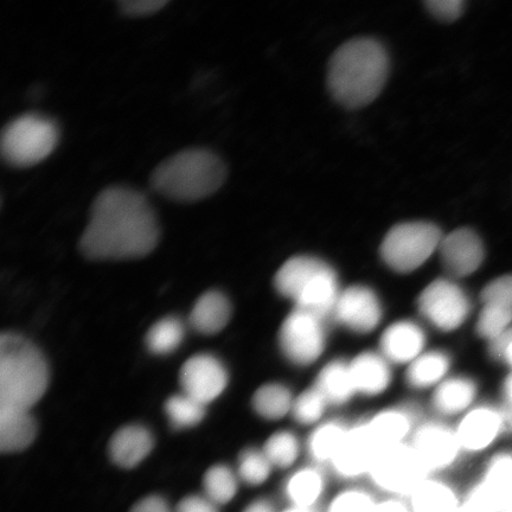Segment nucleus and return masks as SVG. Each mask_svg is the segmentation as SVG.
<instances>
[{
	"label": "nucleus",
	"instance_id": "nucleus-1",
	"mask_svg": "<svg viewBox=\"0 0 512 512\" xmlns=\"http://www.w3.org/2000/svg\"><path fill=\"white\" fill-rule=\"evenodd\" d=\"M159 238L158 217L147 197L113 185L94 198L80 251L94 261L139 259L155 251Z\"/></svg>",
	"mask_w": 512,
	"mask_h": 512
},
{
	"label": "nucleus",
	"instance_id": "nucleus-2",
	"mask_svg": "<svg viewBox=\"0 0 512 512\" xmlns=\"http://www.w3.org/2000/svg\"><path fill=\"white\" fill-rule=\"evenodd\" d=\"M389 60L382 44L371 38H356L332 55L328 87L344 107L367 106L380 95L388 78Z\"/></svg>",
	"mask_w": 512,
	"mask_h": 512
},
{
	"label": "nucleus",
	"instance_id": "nucleus-3",
	"mask_svg": "<svg viewBox=\"0 0 512 512\" xmlns=\"http://www.w3.org/2000/svg\"><path fill=\"white\" fill-rule=\"evenodd\" d=\"M227 179V166L213 151L188 149L163 160L150 184L158 195L177 203H196L213 196Z\"/></svg>",
	"mask_w": 512,
	"mask_h": 512
},
{
	"label": "nucleus",
	"instance_id": "nucleus-4",
	"mask_svg": "<svg viewBox=\"0 0 512 512\" xmlns=\"http://www.w3.org/2000/svg\"><path fill=\"white\" fill-rule=\"evenodd\" d=\"M49 384L46 358L36 345L16 334L0 338V406L31 409Z\"/></svg>",
	"mask_w": 512,
	"mask_h": 512
},
{
	"label": "nucleus",
	"instance_id": "nucleus-5",
	"mask_svg": "<svg viewBox=\"0 0 512 512\" xmlns=\"http://www.w3.org/2000/svg\"><path fill=\"white\" fill-rule=\"evenodd\" d=\"M275 288L296 302L297 309L319 318L334 313L339 297L337 274L326 262L312 256H294L281 266Z\"/></svg>",
	"mask_w": 512,
	"mask_h": 512
},
{
	"label": "nucleus",
	"instance_id": "nucleus-6",
	"mask_svg": "<svg viewBox=\"0 0 512 512\" xmlns=\"http://www.w3.org/2000/svg\"><path fill=\"white\" fill-rule=\"evenodd\" d=\"M59 127L53 120L28 113L5 126L0 150L5 163L14 168H30L43 162L59 144Z\"/></svg>",
	"mask_w": 512,
	"mask_h": 512
},
{
	"label": "nucleus",
	"instance_id": "nucleus-7",
	"mask_svg": "<svg viewBox=\"0 0 512 512\" xmlns=\"http://www.w3.org/2000/svg\"><path fill=\"white\" fill-rule=\"evenodd\" d=\"M443 238L440 228L433 223L398 224L389 230L382 242V259L396 272H413L438 251Z\"/></svg>",
	"mask_w": 512,
	"mask_h": 512
},
{
	"label": "nucleus",
	"instance_id": "nucleus-8",
	"mask_svg": "<svg viewBox=\"0 0 512 512\" xmlns=\"http://www.w3.org/2000/svg\"><path fill=\"white\" fill-rule=\"evenodd\" d=\"M424 463L413 447L394 446L383 450L377 458L370 477L388 494L411 497L413 492L427 480Z\"/></svg>",
	"mask_w": 512,
	"mask_h": 512
},
{
	"label": "nucleus",
	"instance_id": "nucleus-9",
	"mask_svg": "<svg viewBox=\"0 0 512 512\" xmlns=\"http://www.w3.org/2000/svg\"><path fill=\"white\" fill-rule=\"evenodd\" d=\"M279 343L288 360L299 366L317 361L325 347L322 318L297 309L281 326Z\"/></svg>",
	"mask_w": 512,
	"mask_h": 512
},
{
	"label": "nucleus",
	"instance_id": "nucleus-10",
	"mask_svg": "<svg viewBox=\"0 0 512 512\" xmlns=\"http://www.w3.org/2000/svg\"><path fill=\"white\" fill-rule=\"evenodd\" d=\"M419 310L438 329L452 331L465 322L470 304L462 288L451 280L438 279L421 293Z\"/></svg>",
	"mask_w": 512,
	"mask_h": 512
},
{
	"label": "nucleus",
	"instance_id": "nucleus-11",
	"mask_svg": "<svg viewBox=\"0 0 512 512\" xmlns=\"http://www.w3.org/2000/svg\"><path fill=\"white\" fill-rule=\"evenodd\" d=\"M228 384L223 363L213 355L200 354L189 358L181 370L183 393L208 405L219 398Z\"/></svg>",
	"mask_w": 512,
	"mask_h": 512
},
{
	"label": "nucleus",
	"instance_id": "nucleus-12",
	"mask_svg": "<svg viewBox=\"0 0 512 512\" xmlns=\"http://www.w3.org/2000/svg\"><path fill=\"white\" fill-rule=\"evenodd\" d=\"M478 512H503L512 503V457L492 460L482 482L465 499Z\"/></svg>",
	"mask_w": 512,
	"mask_h": 512
},
{
	"label": "nucleus",
	"instance_id": "nucleus-13",
	"mask_svg": "<svg viewBox=\"0 0 512 512\" xmlns=\"http://www.w3.org/2000/svg\"><path fill=\"white\" fill-rule=\"evenodd\" d=\"M381 452V447L371 435L368 426L358 427L348 431L331 463L338 476L357 478L370 475Z\"/></svg>",
	"mask_w": 512,
	"mask_h": 512
},
{
	"label": "nucleus",
	"instance_id": "nucleus-14",
	"mask_svg": "<svg viewBox=\"0 0 512 512\" xmlns=\"http://www.w3.org/2000/svg\"><path fill=\"white\" fill-rule=\"evenodd\" d=\"M438 251L445 271L453 277L475 273L485 255L482 240L469 228H460L444 236Z\"/></svg>",
	"mask_w": 512,
	"mask_h": 512
},
{
	"label": "nucleus",
	"instance_id": "nucleus-15",
	"mask_svg": "<svg viewBox=\"0 0 512 512\" xmlns=\"http://www.w3.org/2000/svg\"><path fill=\"white\" fill-rule=\"evenodd\" d=\"M334 315L352 331L366 334L379 325L382 310L379 298L368 287L352 286L339 294Z\"/></svg>",
	"mask_w": 512,
	"mask_h": 512
},
{
	"label": "nucleus",
	"instance_id": "nucleus-16",
	"mask_svg": "<svg viewBox=\"0 0 512 512\" xmlns=\"http://www.w3.org/2000/svg\"><path fill=\"white\" fill-rule=\"evenodd\" d=\"M412 447L428 471L446 469L462 448L457 433L439 425L422 427L415 435Z\"/></svg>",
	"mask_w": 512,
	"mask_h": 512
},
{
	"label": "nucleus",
	"instance_id": "nucleus-17",
	"mask_svg": "<svg viewBox=\"0 0 512 512\" xmlns=\"http://www.w3.org/2000/svg\"><path fill=\"white\" fill-rule=\"evenodd\" d=\"M36 434L37 425L30 409L0 406V450L23 451L32 444Z\"/></svg>",
	"mask_w": 512,
	"mask_h": 512
},
{
	"label": "nucleus",
	"instance_id": "nucleus-18",
	"mask_svg": "<svg viewBox=\"0 0 512 512\" xmlns=\"http://www.w3.org/2000/svg\"><path fill=\"white\" fill-rule=\"evenodd\" d=\"M424 345V331L412 322L389 326L381 338L384 357L395 363H412L421 355Z\"/></svg>",
	"mask_w": 512,
	"mask_h": 512
},
{
	"label": "nucleus",
	"instance_id": "nucleus-19",
	"mask_svg": "<svg viewBox=\"0 0 512 512\" xmlns=\"http://www.w3.org/2000/svg\"><path fill=\"white\" fill-rule=\"evenodd\" d=\"M153 437L146 427L130 425L113 435L110 456L113 462L124 469H132L149 456L153 450Z\"/></svg>",
	"mask_w": 512,
	"mask_h": 512
},
{
	"label": "nucleus",
	"instance_id": "nucleus-20",
	"mask_svg": "<svg viewBox=\"0 0 512 512\" xmlns=\"http://www.w3.org/2000/svg\"><path fill=\"white\" fill-rule=\"evenodd\" d=\"M503 426L502 416L490 409H477L466 415L457 432L460 446L469 451H479L495 440Z\"/></svg>",
	"mask_w": 512,
	"mask_h": 512
},
{
	"label": "nucleus",
	"instance_id": "nucleus-21",
	"mask_svg": "<svg viewBox=\"0 0 512 512\" xmlns=\"http://www.w3.org/2000/svg\"><path fill=\"white\" fill-rule=\"evenodd\" d=\"M232 307L223 293L210 291L197 300L191 311L190 324L203 335L220 332L229 322Z\"/></svg>",
	"mask_w": 512,
	"mask_h": 512
},
{
	"label": "nucleus",
	"instance_id": "nucleus-22",
	"mask_svg": "<svg viewBox=\"0 0 512 512\" xmlns=\"http://www.w3.org/2000/svg\"><path fill=\"white\" fill-rule=\"evenodd\" d=\"M349 366L358 393L380 394L387 389L392 379L386 360L371 352L358 356Z\"/></svg>",
	"mask_w": 512,
	"mask_h": 512
},
{
	"label": "nucleus",
	"instance_id": "nucleus-23",
	"mask_svg": "<svg viewBox=\"0 0 512 512\" xmlns=\"http://www.w3.org/2000/svg\"><path fill=\"white\" fill-rule=\"evenodd\" d=\"M411 512H457L460 504L450 486L427 479L409 497Z\"/></svg>",
	"mask_w": 512,
	"mask_h": 512
},
{
	"label": "nucleus",
	"instance_id": "nucleus-24",
	"mask_svg": "<svg viewBox=\"0 0 512 512\" xmlns=\"http://www.w3.org/2000/svg\"><path fill=\"white\" fill-rule=\"evenodd\" d=\"M316 388L326 402L334 405H342L357 393L350 366L344 362L328 364L320 373Z\"/></svg>",
	"mask_w": 512,
	"mask_h": 512
},
{
	"label": "nucleus",
	"instance_id": "nucleus-25",
	"mask_svg": "<svg viewBox=\"0 0 512 512\" xmlns=\"http://www.w3.org/2000/svg\"><path fill=\"white\" fill-rule=\"evenodd\" d=\"M324 491V478L316 469L300 470L287 480L285 494L293 508L312 509Z\"/></svg>",
	"mask_w": 512,
	"mask_h": 512
},
{
	"label": "nucleus",
	"instance_id": "nucleus-26",
	"mask_svg": "<svg viewBox=\"0 0 512 512\" xmlns=\"http://www.w3.org/2000/svg\"><path fill=\"white\" fill-rule=\"evenodd\" d=\"M381 450L401 445L411 428V421L399 411L383 412L367 425Z\"/></svg>",
	"mask_w": 512,
	"mask_h": 512
},
{
	"label": "nucleus",
	"instance_id": "nucleus-27",
	"mask_svg": "<svg viewBox=\"0 0 512 512\" xmlns=\"http://www.w3.org/2000/svg\"><path fill=\"white\" fill-rule=\"evenodd\" d=\"M476 387L469 380L451 379L440 384L434 394V405L444 414H457L464 411L475 399Z\"/></svg>",
	"mask_w": 512,
	"mask_h": 512
},
{
	"label": "nucleus",
	"instance_id": "nucleus-28",
	"mask_svg": "<svg viewBox=\"0 0 512 512\" xmlns=\"http://www.w3.org/2000/svg\"><path fill=\"white\" fill-rule=\"evenodd\" d=\"M448 366H450V362L444 354L428 352V354L420 355L411 363L407 380L415 388L432 387L444 379Z\"/></svg>",
	"mask_w": 512,
	"mask_h": 512
},
{
	"label": "nucleus",
	"instance_id": "nucleus-29",
	"mask_svg": "<svg viewBox=\"0 0 512 512\" xmlns=\"http://www.w3.org/2000/svg\"><path fill=\"white\" fill-rule=\"evenodd\" d=\"M253 407L262 418L268 420L284 418L293 407L290 390L281 384H266L255 393Z\"/></svg>",
	"mask_w": 512,
	"mask_h": 512
},
{
	"label": "nucleus",
	"instance_id": "nucleus-30",
	"mask_svg": "<svg viewBox=\"0 0 512 512\" xmlns=\"http://www.w3.org/2000/svg\"><path fill=\"white\" fill-rule=\"evenodd\" d=\"M185 335L184 325L175 317L159 320L146 336L147 348L156 355H168L178 349Z\"/></svg>",
	"mask_w": 512,
	"mask_h": 512
},
{
	"label": "nucleus",
	"instance_id": "nucleus-31",
	"mask_svg": "<svg viewBox=\"0 0 512 512\" xmlns=\"http://www.w3.org/2000/svg\"><path fill=\"white\" fill-rule=\"evenodd\" d=\"M206 497L216 505L226 504L235 497L238 492V477L224 465L211 467L203 479Z\"/></svg>",
	"mask_w": 512,
	"mask_h": 512
},
{
	"label": "nucleus",
	"instance_id": "nucleus-32",
	"mask_svg": "<svg viewBox=\"0 0 512 512\" xmlns=\"http://www.w3.org/2000/svg\"><path fill=\"white\" fill-rule=\"evenodd\" d=\"M206 407L201 401L182 393L171 396L166 402L165 412L176 428H189L200 424L206 415Z\"/></svg>",
	"mask_w": 512,
	"mask_h": 512
},
{
	"label": "nucleus",
	"instance_id": "nucleus-33",
	"mask_svg": "<svg viewBox=\"0 0 512 512\" xmlns=\"http://www.w3.org/2000/svg\"><path fill=\"white\" fill-rule=\"evenodd\" d=\"M347 434L348 431L338 424H328L318 428L312 434L309 443L311 457L320 463L332 462Z\"/></svg>",
	"mask_w": 512,
	"mask_h": 512
},
{
	"label": "nucleus",
	"instance_id": "nucleus-34",
	"mask_svg": "<svg viewBox=\"0 0 512 512\" xmlns=\"http://www.w3.org/2000/svg\"><path fill=\"white\" fill-rule=\"evenodd\" d=\"M262 451L273 466L286 469V467H290L296 462L299 454V444L293 434L279 432L267 440Z\"/></svg>",
	"mask_w": 512,
	"mask_h": 512
},
{
	"label": "nucleus",
	"instance_id": "nucleus-35",
	"mask_svg": "<svg viewBox=\"0 0 512 512\" xmlns=\"http://www.w3.org/2000/svg\"><path fill=\"white\" fill-rule=\"evenodd\" d=\"M273 465L264 451L249 448L239 458V477L249 485H261L271 476Z\"/></svg>",
	"mask_w": 512,
	"mask_h": 512
},
{
	"label": "nucleus",
	"instance_id": "nucleus-36",
	"mask_svg": "<svg viewBox=\"0 0 512 512\" xmlns=\"http://www.w3.org/2000/svg\"><path fill=\"white\" fill-rule=\"evenodd\" d=\"M512 310L494 304H484L477 323L478 334L491 342L511 328Z\"/></svg>",
	"mask_w": 512,
	"mask_h": 512
},
{
	"label": "nucleus",
	"instance_id": "nucleus-37",
	"mask_svg": "<svg viewBox=\"0 0 512 512\" xmlns=\"http://www.w3.org/2000/svg\"><path fill=\"white\" fill-rule=\"evenodd\" d=\"M328 402L317 388L307 390L293 401L292 413L300 424L310 425L320 419Z\"/></svg>",
	"mask_w": 512,
	"mask_h": 512
},
{
	"label": "nucleus",
	"instance_id": "nucleus-38",
	"mask_svg": "<svg viewBox=\"0 0 512 512\" xmlns=\"http://www.w3.org/2000/svg\"><path fill=\"white\" fill-rule=\"evenodd\" d=\"M376 504L368 492L348 490L336 496L326 512H374Z\"/></svg>",
	"mask_w": 512,
	"mask_h": 512
},
{
	"label": "nucleus",
	"instance_id": "nucleus-39",
	"mask_svg": "<svg viewBox=\"0 0 512 512\" xmlns=\"http://www.w3.org/2000/svg\"><path fill=\"white\" fill-rule=\"evenodd\" d=\"M484 304H494L512 310V275H504L486 286L482 292Z\"/></svg>",
	"mask_w": 512,
	"mask_h": 512
},
{
	"label": "nucleus",
	"instance_id": "nucleus-40",
	"mask_svg": "<svg viewBox=\"0 0 512 512\" xmlns=\"http://www.w3.org/2000/svg\"><path fill=\"white\" fill-rule=\"evenodd\" d=\"M168 4V0H121L118 6L125 16L146 17L157 14Z\"/></svg>",
	"mask_w": 512,
	"mask_h": 512
},
{
	"label": "nucleus",
	"instance_id": "nucleus-41",
	"mask_svg": "<svg viewBox=\"0 0 512 512\" xmlns=\"http://www.w3.org/2000/svg\"><path fill=\"white\" fill-rule=\"evenodd\" d=\"M426 6L435 18L448 23L463 15L465 3L463 0H430Z\"/></svg>",
	"mask_w": 512,
	"mask_h": 512
},
{
	"label": "nucleus",
	"instance_id": "nucleus-42",
	"mask_svg": "<svg viewBox=\"0 0 512 512\" xmlns=\"http://www.w3.org/2000/svg\"><path fill=\"white\" fill-rule=\"evenodd\" d=\"M176 512H219L217 505L206 496H190L178 504Z\"/></svg>",
	"mask_w": 512,
	"mask_h": 512
},
{
	"label": "nucleus",
	"instance_id": "nucleus-43",
	"mask_svg": "<svg viewBox=\"0 0 512 512\" xmlns=\"http://www.w3.org/2000/svg\"><path fill=\"white\" fill-rule=\"evenodd\" d=\"M131 512H171V509L164 498L150 496L134 505Z\"/></svg>",
	"mask_w": 512,
	"mask_h": 512
},
{
	"label": "nucleus",
	"instance_id": "nucleus-44",
	"mask_svg": "<svg viewBox=\"0 0 512 512\" xmlns=\"http://www.w3.org/2000/svg\"><path fill=\"white\" fill-rule=\"evenodd\" d=\"M512 343V326L507 331L503 332L497 338L492 339L490 342V351L492 356L497 360H503L505 352H507L510 344Z\"/></svg>",
	"mask_w": 512,
	"mask_h": 512
},
{
	"label": "nucleus",
	"instance_id": "nucleus-45",
	"mask_svg": "<svg viewBox=\"0 0 512 512\" xmlns=\"http://www.w3.org/2000/svg\"><path fill=\"white\" fill-rule=\"evenodd\" d=\"M374 512H411L409 505L403 504L398 499H389L376 504Z\"/></svg>",
	"mask_w": 512,
	"mask_h": 512
},
{
	"label": "nucleus",
	"instance_id": "nucleus-46",
	"mask_svg": "<svg viewBox=\"0 0 512 512\" xmlns=\"http://www.w3.org/2000/svg\"><path fill=\"white\" fill-rule=\"evenodd\" d=\"M243 512H274V508L266 499H259V501L249 504Z\"/></svg>",
	"mask_w": 512,
	"mask_h": 512
},
{
	"label": "nucleus",
	"instance_id": "nucleus-47",
	"mask_svg": "<svg viewBox=\"0 0 512 512\" xmlns=\"http://www.w3.org/2000/svg\"><path fill=\"white\" fill-rule=\"evenodd\" d=\"M505 393H507L508 398L512 405V375L509 377L507 384H505Z\"/></svg>",
	"mask_w": 512,
	"mask_h": 512
},
{
	"label": "nucleus",
	"instance_id": "nucleus-48",
	"mask_svg": "<svg viewBox=\"0 0 512 512\" xmlns=\"http://www.w3.org/2000/svg\"><path fill=\"white\" fill-rule=\"evenodd\" d=\"M504 361H507L510 366H512V343L510 344V347L508 348L507 352H505Z\"/></svg>",
	"mask_w": 512,
	"mask_h": 512
},
{
	"label": "nucleus",
	"instance_id": "nucleus-49",
	"mask_svg": "<svg viewBox=\"0 0 512 512\" xmlns=\"http://www.w3.org/2000/svg\"><path fill=\"white\" fill-rule=\"evenodd\" d=\"M283 512H315L313 509H302V508H293L287 509Z\"/></svg>",
	"mask_w": 512,
	"mask_h": 512
},
{
	"label": "nucleus",
	"instance_id": "nucleus-50",
	"mask_svg": "<svg viewBox=\"0 0 512 512\" xmlns=\"http://www.w3.org/2000/svg\"><path fill=\"white\" fill-rule=\"evenodd\" d=\"M503 512H512V503L509 505L507 509H505Z\"/></svg>",
	"mask_w": 512,
	"mask_h": 512
}]
</instances>
